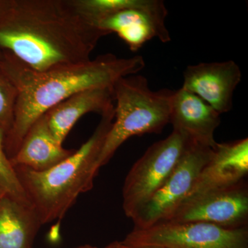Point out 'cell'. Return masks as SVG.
Masks as SVG:
<instances>
[{"instance_id": "9c48e42d", "label": "cell", "mask_w": 248, "mask_h": 248, "mask_svg": "<svg viewBox=\"0 0 248 248\" xmlns=\"http://www.w3.org/2000/svg\"><path fill=\"white\" fill-rule=\"evenodd\" d=\"M167 16L164 1L146 0L142 6L119 11L102 19L97 27L107 35L115 32L132 51H138L153 38L163 43L170 42L165 24Z\"/></svg>"}, {"instance_id": "4fadbf2b", "label": "cell", "mask_w": 248, "mask_h": 248, "mask_svg": "<svg viewBox=\"0 0 248 248\" xmlns=\"http://www.w3.org/2000/svg\"><path fill=\"white\" fill-rule=\"evenodd\" d=\"M113 88L85 90L73 94L45 114L52 135L63 144L78 121L90 112L102 115L114 106Z\"/></svg>"}, {"instance_id": "d6986e66", "label": "cell", "mask_w": 248, "mask_h": 248, "mask_svg": "<svg viewBox=\"0 0 248 248\" xmlns=\"http://www.w3.org/2000/svg\"><path fill=\"white\" fill-rule=\"evenodd\" d=\"M75 248H124V246L122 243H121V241H116L110 243V244L107 245V246H104V247H97V246L86 244L82 245V246H78V247Z\"/></svg>"}, {"instance_id": "30bf717a", "label": "cell", "mask_w": 248, "mask_h": 248, "mask_svg": "<svg viewBox=\"0 0 248 248\" xmlns=\"http://www.w3.org/2000/svg\"><path fill=\"white\" fill-rule=\"evenodd\" d=\"M242 78L232 60L190 65L184 73L182 89L198 96L219 114L232 109L233 95Z\"/></svg>"}, {"instance_id": "277c9868", "label": "cell", "mask_w": 248, "mask_h": 248, "mask_svg": "<svg viewBox=\"0 0 248 248\" xmlns=\"http://www.w3.org/2000/svg\"><path fill=\"white\" fill-rule=\"evenodd\" d=\"M173 93L152 91L146 78L138 74L117 81L113 86L115 118L98 157L100 169L129 138L163 131L170 124Z\"/></svg>"}, {"instance_id": "7a4b0ae2", "label": "cell", "mask_w": 248, "mask_h": 248, "mask_svg": "<svg viewBox=\"0 0 248 248\" xmlns=\"http://www.w3.org/2000/svg\"><path fill=\"white\" fill-rule=\"evenodd\" d=\"M2 53L0 69L17 92L14 123L4 138V151L9 159L17 153L32 124L50 108L85 90L113 88L118 80L138 74L146 66L140 55L123 58L108 53L38 72L13 55Z\"/></svg>"}, {"instance_id": "7402d4cb", "label": "cell", "mask_w": 248, "mask_h": 248, "mask_svg": "<svg viewBox=\"0 0 248 248\" xmlns=\"http://www.w3.org/2000/svg\"><path fill=\"white\" fill-rule=\"evenodd\" d=\"M123 245V244H122ZM124 248H130V247H126V246H124Z\"/></svg>"}, {"instance_id": "5bb4252c", "label": "cell", "mask_w": 248, "mask_h": 248, "mask_svg": "<svg viewBox=\"0 0 248 248\" xmlns=\"http://www.w3.org/2000/svg\"><path fill=\"white\" fill-rule=\"evenodd\" d=\"M76 151L63 148L55 140L44 115L32 124L10 161L14 167L24 166L34 171H45L69 157Z\"/></svg>"}, {"instance_id": "9a60e30c", "label": "cell", "mask_w": 248, "mask_h": 248, "mask_svg": "<svg viewBox=\"0 0 248 248\" xmlns=\"http://www.w3.org/2000/svg\"><path fill=\"white\" fill-rule=\"evenodd\" d=\"M42 226L31 205L6 195L0 199V248H32Z\"/></svg>"}, {"instance_id": "ba28073f", "label": "cell", "mask_w": 248, "mask_h": 248, "mask_svg": "<svg viewBox=\"0 0 248 248\" xmlns=\"http://www.w3.org/2000/svg\"><path fill=\"white\" fill-rule=\"evenodd\" d=\"M189 222L211 223L228 228L248 226V186L246 179L231 187L186 199L161 223Z\"/></svg>"}, {"instance_id": "5b68a950", "label": "cell", "mask_w": 248, "mask_h": 248, "mask_svg": "<svg viewBox=\"0 0 248 248\" xmlns=\"http://www.w3.org/2000/svg\"><path fill=\"white\" fill-rule=\"evenodd\" d=\"M121 243L130 248H248V227L228 228L202 222L161 223L133 229Z\"/></svg>"}, {"instance_id": "6da1fadb", "label": "cell", "mask_w": 248, "mask_h": 248, "mask_svg": "<svg viewBox=\"0 0 248 248\" xmlns=\"http://www.w3.org/2000/svg\"><path fill=\"white\" fill-rule=\"evenodd\" d=\"M106 35L71 0H8L0 16V50L38 72L91 60Z\"/></svg>"}, {"instance_id": "3957f363", "label": "cell", "mask_w": 248, "mask_h": 248, "mask_svg": "<svg viewBox=\"0 0 248 248\" xmlns=\"http://www.w3.org/2000/svg\"><path fill=\"white\" fill-rule=\"evenodd\" d=\"M115 118V107L101 115L89 140L71 156L45 171L16 166L28 201L42 226L61 220L81 194L89 192L100 168L98 157Z\"/></svg>"}, {"instance_id": "e0dca14e", "label": "cell", "mask_w": 248, "mask_h": 248, "mask_svg": "<svg viewBox=\"0 0 248 248\" xmlns=\"http://www.w3.org/2000/svg\"><path fill=\"white\" fill-rule=\"evenodd\" d=\"M5 133L0 128V190L20 203L30 205L15 168L4 151Z\"/></svg>"}, {"instance_id": "ac0fdd59", "label": "cell", "mask_w": 248, "mask_h": 248, "mask_svg": "<svg viewBox=\"0 0 248 248\" xmlns=\"http://www.w3.org/2000/svg\"><path fill=\"white\" fill-rule=\"evenodd\" d=\"M17 92L14 85L0 69V128L5 135L14 123L15 107Z\"/></svg>"}, {"instance_id": "52a82bcc", "label": "cell", "mask_w": 248, "mask_h": 248, "mask_svg": "<svg viewBox=\"0 0 248 248\" xmlns=\"http://www.w3.org/2000/svg\"><path fill=\"white\" fill-rule=\"evenodd\" d=\"M213 149L190 143L169 177L130 219L133 229L149 228L165 221L185 200Z\"/></svg>"}, {"instance_id": "8992f818", "label": "cell", "mask_w": 248, "mask_h": 248, "mask_svg": "<svg viewBox=\"0 0 248 248\" xmlns=\"http://www.w3.org/2000/svg\"><path fill=\"white\" fill-rule=\"evenodd\" d=\"M191 142L172 130L164 140L155 142L132 166L122 189V208L131 218L169 177Z\"/></svg>"}, {"instance_id": "44dd1931", "label": "cell", "mask_w": 248, "mask_h": 248, "mask_svg": "<svg viewBox=\"0 0 248 248\" xmlns=\"http://www.w3.org/2000/svg\"><path fill=\"white\" fill-rule=\"evenodd\" d=\"M5 195H5L4 192H3L2 191L0 190V199H1V197H4V196H5Z\"/></svg>"}, {"instance_id": "2e32d148", "label": "cell", "mask_w": 248, "mask_h": 248, "mask_svg": "<svg viewBox=\"0 0 248 248\" xmlns=\"http://www.w3.org/2000/svg\"><path fill=\"white\" fill-rule=\"evenodd\" d=\"M73 7L85 20L94 27L112 15L123 10L138 7L146 0H71Z\"/></svg>"}, {"instance_id": "7c38bea8", "label": "cell", "mask_w": 248, "mask_h": 248, "mask_svg": "<svg viewBox=\"0 0 248 248\" xmlns=\"http://www.w3.org/2000/svg\"><path fill=\"white\" fill-rule=\"evenodd\" d=\"M170 124L172 130L191 142L215 149V133L221 124L220 115L203 99L185 89L174 91Z\"/></svg>"}, {"instance_id": "ffe728a7", "label": "cell", "mask_w": 248, "mask_h": 248, "mask_svg": "<svg viewBox=\"0 0 248 248\" xmlns=\"http://www.w3.org/2000/svg\"><path fill=\"white\" fill-rule=\"evenodd\" d=\"M8 0H0V16L4 12L6 4H7Z\"/></svg>"}, {"instance_id": "603a6c76", "label": "cell", "mask_w": 248, "mask_h": 248, "mask_svg": "<svg viewBox=\"0 0 248 248\" xmlns=\"http://www.w3.org/2000/svg\"><path fill=\"white\" fill-rule=\"evenodd\" d=\"M2 57H3V53L0 50V62L1 61V60H2Z\"/></svg>"}, {"instance_id": "8fae6325", "label": "cell", "mask_w": 248, "mask_h": 248, "mask_svg": "<svg viewBox=\"0 0 248 248\" xmlns=\"http://www.w3.org/2000/svg\"><path fill=\"white\" fill-rule=\"evenodd\" d=\"M248 173V138L217 143L186 199L236 185L246 180Z\"/></svg>"}]
</instances>
